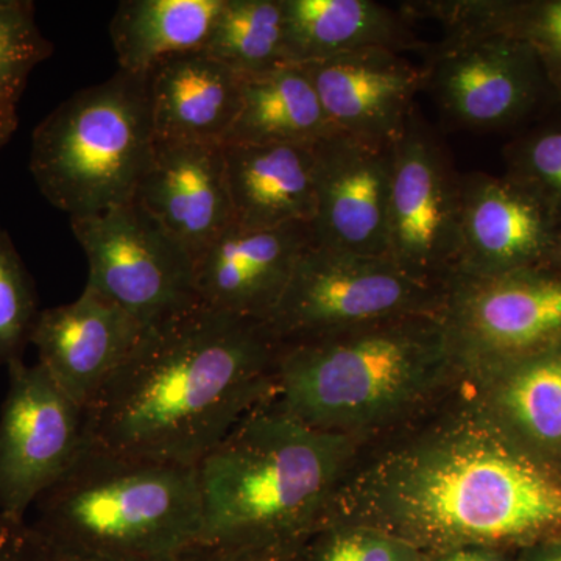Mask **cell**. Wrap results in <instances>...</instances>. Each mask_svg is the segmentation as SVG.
Returning <instances> with one entry per match:
<instances>
[{
	"instance_id": "obj_1",
	"label": "cell",
	"mask_w": 561,
	"mask_h": 561,
	"mask_svg": "<svg viewBox=\"0 0 561 561\" xmlns=\"http://www.w3.org/2000/svg\"><path fill=\"white\" fill-rule=\"evenodd\" d=\"M323 523L386 531L424 556L524 549L561 537V465L505 430L463 376L362 446Z\"/></svg>"
},
{
	"instance_id": "obj_2",
	"label": "cell",
	"mask_w": 561,
	"mask_h": 561,
	"mask_svg": "<svg viewBox=\"0 0 561 561\" xmlns=\"http://www.w3.org/2000/svg\"><path fill=\"white\" fill-rule=\"evenodd\" d=\"M280 343L267 321L195 302L157 321L84 409L91 445L197 468L276 391Z\"/></svg>"
},
{
	"instance_id": "obj_3",
	"label": "cell",
	"mask_w": 561,
	"mask_h": 561,
	"mask_svg": "<svg viewBox=\"0 0 561 561\" xmlns=\"http://www.w3.org/2000/svg\"><path fill=\"white\" fill-rule=\"evenodd\" d=\"M365 443L313 430L273 394L198 463V541L251 551L305 548Z\"/></svg>"
},
{
	"instance_id": "obj_4",
	"label": "cell",
	"mask_w": 561,
	"mask_h": 561,
	"mask_svg": "<svg viewBox=\"0 0 561 561\" xmlns=\"http://www.w3.org/2000/svg\"><path fill=\"white\" fill-rule=\"evenodd\" d=\"M276 401L313 430L370 442L463 379L442 316L394 317L283 343Z\"/></svg>"
},
{
	"instance_id": "obj_5",
	"label": "cell",
	"mask_w": 561,
	"mask_h": 561,
	"mask_svg": "<svg viewBox=\"0 0 561 561\" xmlns=\"http://www.w3.org/2000/svg\"><path fill=\"white\" fill-rule=\"evenodd\" d=\"M33 507V529L69 561H175L201 540L197 468L88 440Z\"/></svg>"
},
{
	"instance_id": "obj_6",
	"label": "cell",
	"mask_w": 561,
	"mask_h": 561,
	"mask_svg": "<svg viewBox=\"0 0 561 561\" xmlns=\"http://www.w3.org/2000/svg\"><path fill=\"white\" fill-rule=\"evenodd\" d=\"M153 149L149 72L119 69L41 121L31 172L55 208L70 219L92 216L135 201Z\"/></svg>"
},
{
	"instance_id": "obj_7",
	"label": "cell",
	"mask_w": 561,
	"mask_h": 561,
	"mask_svg": "<svg viewBox=\"0 0 561 561\" xmlns=\"http://www.w3.org/2000/svg\"><path fill=\"white\" fill-rule=\"evenodd\" d=\"M445 284L419 278L389 257L311 243L267 320L280 345L394 317L442 316Z\"/></svg>"
},
{
	"instance_id": "obj_8",
	"label": "cell",
	"mask_w": 561,
	"mask_h": 561,
	"mask_svg": "<svg viewBox=\"0 0 561 561\" xmlns=\"http://www.w3.org/2000/svg\"><path fill=\"white\" fill-rule=\"evenodd\" d=\"M445 286L442 320L465 378H481L561 345V271L456 273Z\"/></svg>"
},
{
	"instance_id": "obj_9",
	"label": "cell",
	"mask_w": 561,
	"mask_h": 561,
	"mask_svg": "<svg viewBox=\"0 0 561 561\" xmlns=\"http://www.w3.org/2000/svg\"><path fill=\"white\" fill-rule=\"evenodd\" d=\"M461 175L445 142L413 106L391 144L387 257L446 284L460 264Z\"/></svg>"
},
{
	"instance_id": "obj_10",
	"label": "cell",
	"mask_w": 561,
	"mask_h": 561,
	"mask_svg": "<svg viewBox=\"0 0 561 561\" xmlns=\"http://www.w3.org/2000/svg\"><path fill=\"white\" fill-rule=\"evenodd\" d=\"M70 228L87 254V284L144 327L198 301L194 260L138 203L72 217Z\"/></svg>"
},
{
	"instance_id": "obj_11",
	"label": "cell",
	"mask_w": 561,
	"mask_h": 561,
	"mask_svg": "<svg viewBox=\"0 0 561 561\" xmlns=\"http://www.w3.org/2000/svg\"><path fill=\"white\" fill-rule=\"evenodd\" d=\"M0 409V513L25 518L41 494L69 470L83 446L84 411L39 364L9 367Z\"/></svg>"
},
{
	"instance_id": "obj_12",
	"label": "cell",
	"mask_w": 561,
	"mask_h": 561,
	"mask_svg": "<svg viewBox=\"0 0 561 561\" xmlns=\"http://www.w3.org/2000/svg\"><path fill=\"white\" fill-rule=\"evenodd\" d=\"M426 90L457 127L489 130L535 105L545 72L535 51L505 36L443 38L426 65Z\"/></svg>"
},
{
	"instance_id": "obj_13",
	"label": "cell",
	"mask_w": 561,
	"mask_h": 561,
	"mask_svg": "<svg viewBox=\"0 0 561 561\" xmlns=\"http://www.w3.org/2000/svg\"><path fill=\"white\" fill-rule=\"evenodd\" d=\"M316 150L312 242L387 257L391 146L335 131Z\"/></svg>"
},
{
	"instance_id": "obj_14",
	"label": "cell",
	"mask_w": 561,
	"mask_h": 561,
	"mask_svg": "<svg viewBox=\"0 0 561 561\" xmlns=\"http://www.w3.org/2000/svg\"><path fill=\"white\" fill-rule=\"evenodd\" d=\"M144 330L87 284L76 301L41 309L31 343L41 367L84 411L130 359Z\"/></svg>"
},
{
	"instance_id": "obj_15",
	"label": "cell",
	"mask_w": 561,
	"mask_h": 561,
	"mask_svg": "<svg viewBox=\"0 0 561 561\" xmlns=\"http://www.w3.org/2000/svg\"><path fill=\"white\" fill-rule=\"evenodd\" d=\"M559 231V221L546 206L508 176L461 175L460 264L456 273L491 276L548 267Z\"/></svg>"
},
{
	"instance_id": "obj_16",
	"label": "cell",
	"mask_w": 561,
	"mask_h": 561,
	"mask_svg": "<svg viewBox=\"0 0 561 561\" xmlns=\"http://www.w3.org/2000/svg\"><path fill=\"white\" fill-rule=\"evenodd\" d=\"M311 243L309 225L232 224L194 261L198 301L216 311L267 321Z\"/></svg>"
},
{
	"instance_id": "obj_17",
	"label": "cell",
	"mask_w": 561,
	"mask_h": 561,
	"mask_svg": "<svg viewBox=\"0 0 561 561\" xmlns=\"http://www.w3.org/2000/svg\"><path fill=\"white\" fill-rule=\"evenodd\" d=\"M300 66L335 130L386 146L401 135L415 95L427 84L426 66L394 50L353 51Z\"/></svg>"
},
{
	"instance_id": "obj_18",
	"label": "cell",
	"mask_w": 561,
	"mask_h": 561,
	"mask_svg": "<svg viewBox=\"0 0 561 561\" xmlns=\"http://www.w3.org/2000/svg\"><path fill=\"white\" fill-rule=\"evenodd\" d=\"M133 202L197 260L232 225L224 144L154 140Z\"/></svg>"
},
{
	"instance_id": "obj_19",
	"label": "cell",
	"mask_w": 561,
	"mask_h": 561,
	"mask_svg": "<svg viewBox=\"0 0 561 561\" xmlns=\"http://www.w3.org/2000/svg\"><path fill=\"white\" fill-rule=\"evenodd\" d=\"M149 92L157 142L225 144L241 108L242 77L190 51L153 66Z\"/></svg>"
},
{
	"instance_id": "obj_20",
	"label": "cell",
	"mask_w": 561,
	"mask_h": 561,
	"mask_svg": "<svg viewBox=\"0 0 561 561\" xmlns=\"http://www.w3.org/2000/svg\"><path fill=\"white\" fill-rule=\"evenodd\" d=\"M232 224L273 228L316 216V150L298 144H225Z\"/></svg>"
},
{
	"instance_id": "obj_21",
	"label": "cell",
	"mask_w": 561,
	"mask_h": 561,
	"mask_svg": "<svg viewBox=\"0 0 561 561\" xmlns=\"http://www.w3.org/2000/svg\"><path fill=\"white\" fill-rule=\"evenodd\" d=\"M284 44L291 65L327 60L353 51L423 50L411 20L371 0H280Z\"/></svg>"
},
{
	"instance_id": "obj_22",
	"label": "cell",
	"mask_w": 561,
	"mask_h": 561,
	"mask_svg": "<svg viewBox=\"0 0 561 561\" xmlns=\"http://www.w3.org/2000/svg\"><path fill=\"white\" fill-rule=\"evenodd\" d=\"M470 381L505 430L535 451L559 459L561 345Z\"/></svg>"
},
{
	"instance_id": "obj_23",
	"label": "cell",
	"mask_w": 561,
	"mask_h": 561,
	"mask_svg": "<svg viewBox=\"0 0 561 561\" xmlns=\"http://www.w3.org/2000/svg\"><path fill=\"white\" fill-rule=\"evenodd\" d=\"M335 131L306 70L286 65L242 79L241 108L225 144L316 146Z\"/></svg>"
},
{
	"instance_id": "obj_24",
	"label": "cell",
	"mask_w": 561,
	"mask_h": 561,
	"mask_svg": "<svg viewBox=\"0 0 561 561\" xmlns=\"http://www.w3.org/2000/svg\"><path fill=\"white\" fill-rule=\"evenodd\" d=\"M227 0H125L110 22L122 70L147 73L173 55L202 51Z\"/></svg>"
},
{
	"instance_id": "obj_25",
	"label": "cell",
	"mask_w": 561,
	"mask_h": 561,
	"mask_svg": "<svg viewBox=\"0 0 561 561\" xmlns=\"http://www.w3.org/2000/svg\"><path fill=\"white\" fill-rule=\"evenodd\" d=\"M202 51L242 79L291 65L280 0H227Z\"/></svg>"
},
{
	"instance_id": "obj_26",
	"label": "cell",
	"mask_w": 561,
	"mask_h": 561,
	"mask_svg": "<svg viewBox=\"0 0 561 561\" xmlns=\"http://www.w3.org/2000/svg\"><path fill=\"white\" fill-rule=\"evenodd\" d=\"M39 312L35 280L9 232L0 228V367L22 359Z\"/></svg>"
},
{
	"instance_id": "obj_27",
	"label": "cell",
	"mask_w": 561,
	"mask_h": 561,
	"mask_svg": "<svg viewBox=\"0 0 561 561\" xmlns=\"http://www.w3.org/2000/svg\"><path fill=\"white\" fill-rule=\"evenodd\" d=\"M31 0H0V102L18 105L32 70L50 58Z\"/></svg>"
},
{
	"instance_id": "obj_28",
	"label": "cell",
	"mask_w": 561,
	"mask_h": 561,
	"mask_svg": "<svg viewBox=\"0 0 561 561\" xmlns=\"http://www.w3.org/2000/svg\"><path fill=\"white\" fill-rule=\"evenodd\" d=\"M305 561H426L411 542L371 527L323 523L302 548Z\"/></svg>"
},
{
	"instance_id": "obj_29",
	"label": "cell",
	"mask_w": 561,
	"mask_h": 561,
	"mask_svg": "<svg viewBox=\"0 0 561 561\" xmlns=\"http://www.w3.org/2000/svg\"><path fill=\"white\" fill-rule=\"evenodd\" d=\"M508 179L546 206L559 221L561 213V130L537 133L507 151Z\"/></svg>"
},
{
	"instance_id": "obj_30",
	"label": "cell",
	"mask_w": 561,
	"mask_h": 561,
	"mask_svg": "<svg viewBox=\"0 0 561 561\" xmlns=\"http://www.w3.org/2000/svg\"><path fill=\"white\" fill-rule=\"evenodd\" d=\"M0 561H69L44 540L25 518L0 513Z\"/></svg>"
},
{
	"instance_id": "obj_31",
	"label": "cell",
	"mask_w": 561,
	"mask_h": 561,
	"mask_svg": "<svg viewBox=\"0 0 561 561\" xmlns=\"http://www.w3.org/2000/svg\"><path fill=\"white\" fill-rule=\"evenodd\" d=\"M175 561H305L302 548L298 551H251L197 541Z\"/></svg>"
},
{
	"instance_id": "obj_32",
	"label": "cell",
	"mask_w": 561,
	"mask_h": 561,
	"mask_svg": "<svg viewBox=\"0 0 561 561\" xmlns=\"http://www.w3.org/2000/svg\"><path fill=\"white\" fill-rule=\"evenodd\" d=\"M434 561H515L507 559L501 549L483 548V546H468V548L451 549L437 553Z\"/></svg>"
},
{
	"instance_id": "obj_33",
	"label": "cell",
	"mask_w": 561,
	"mask_h": 561,
	"mask_svg": "<svg viewBox=\"0 0 561 561\" xmlns=\"http://www.w3.org/2000/svg\"><path fill=\"white\" fill-rule=\"evenodd\" d=\"M515 561H561V537L527 546Z\"/></svg>"
},
{
	"instance_id": "obj_34",
	"label": "cell",
	"mask_w": 561,
	"mask_h": 561,
	"mask_svg": "<svg viewBox=\"0 0 561 561\" xmlns=\"http://www.w3.org/2000/svg\"><path fill=\"white\" fill-rule=\"evenodd\" d=\"M18 105L0 102V149L9 142L18 128Z\"/></svg>"
},
{
	"instance_id": "obj_35",
	"label": "cell",
	"mask_w": 561,
	"mask_h": 561,
	"mask_svg": "<svg viewBox=\"0 0 561 561\" xmlns=\"http://www.w3.org/2000/svg\"><path fill=\"white\" fill-rule=\"evenodd\" d=\"M548 267L561 271V230L553 242L551 254H549Z\"/></svg>"
}]
</instances>
